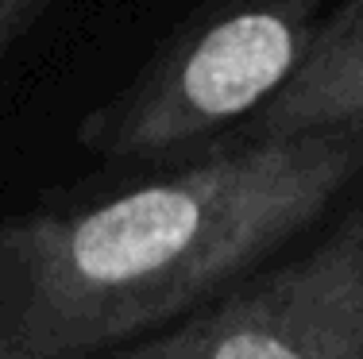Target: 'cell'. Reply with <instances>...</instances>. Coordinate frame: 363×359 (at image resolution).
I'll return each mask as SVG.
<instances>
[{"label": "cell", "mask_w": 363, "mask_h": 359, "mask_svg": "<svg viewBox=\"0 0 363 359\" xmlns=\"http://www.w3.org/2000/svg\"><path fill=\"white\" fill-rule=\"evenodd\" d=\"M363 170V127L244 135L74 212L0 220V359L124 355L267 267Z\"/></svg>", "instance_id": "obj_1"}, {"label": "cell", "mask_w": 363, "mask_h": 359, "mask_svg": "<svg viewBox=\"0 0 363 359\" xmlns=\"http://www.w3.org/2000/svg\"><path fill=\"white\" fill-rule=\"evenodd\" d=\"M124 359H363V209L317 247L259 267Z\"/></svg>", "instance_id": "obj_3"}, {"label": "cell", "mask_w": 363, "mask_h": 359, "mask_svg": "<svg viewBox=\"0 0 363 359\" xmlns=\"http://www.w3.org/2000/svg\"><path fill=\"white\" fill-rule=\"evenodd\" d=\"M325 127H363V0L325 12L290 81L252 113L244 135H294Z\"/></svg>", "instance_id": "obj_4"}, {"label": "cell", "mask_w": 363, "mask_h": 359, "mask_svg": "<svg viewBox=\"0 0 363 359\" xmlns=\"http://www.w3.org/2000/svg\"><path fill=\"white\" fill-rule=\"evenodd\" d=\"M328 0H213L155 50L124 89L89 108L77 143L151 159L259 113L325 20Z\"/></svg>", "instance_id": "obj_2"}, {"label": "cell", "mask_w": 363, "mask_h": 359, "mask_svg": "<svg viewBox=\"0 0 363 359\" xmlns=\"http://www.w3.org/2000/svg\"><path fill=\"white\" fill-rule=\"evenodd\" d=\"M55 0H0V74L23 47V39L39 28Z\"/></svg>", "instance_id": "obj_5"}]
</instances>
